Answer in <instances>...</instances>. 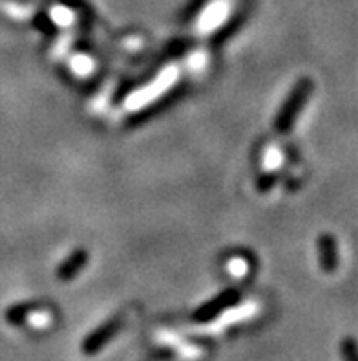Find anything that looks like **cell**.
Instances as JSON below:
<instances>
[{
  "instance_id": "obj_10",
  "label": "cell",
  "mask_w": 358,
  "mask_h": 361,
  "mask_svg": "<svg viewBox=\"0 0 358 361\" xmlns=\"http://www.w3.org/2000/svg\"><path fill=\"white\" fill-rule=\"evenodd\" d=\"M280 151H276V149H269L267 154H265V164H267L269 169H272V167H278L280 165Z\"/></svg>"
},
{
  "instance_id": "obj_3",
  "label": "cell",
  "mask_w": 358,
  "mask_h": 361,
  "mask_svg": "<svg viewBox=\"0 0 358 361\" xmlns=\"http://www.w3.org/2000/svg\"><path fill=\"white\" fill-rule=\"evenodd\" d=\"M121 326H122L121 316L106 321L105 325H101L99 329L94 330V332H91L84 341H82V353L88 354V356H94V354L99 353L101 348L105 347V345H108L110 339L117 334L119 330H121Z\"/></svg>"
},
{
  "instance_id": "obj_5",
  "label": "cell",
  "mask_w": 358,
  "mask_h": 361,
  "mask_svg": "<svg viewBox=\"0 0 358 361\" xmlns=\"http://www.w3.org/2000/svg\"><path fill=\"white\" fill-rule=\"evenodd\" d=\"M336 240L333 235L326 233L320 235L318 238V261H320V268L326 274H333L338 268V252H336Z\"/></svg>"
},
{
  "instance_id": "obj_6",
  "label": "cell",
  "mask_w": 358,
  "mask_h": 361,
  "mask_svg": "<svg viewBox=\"0 0 358 361\" xmlns=\"http://www.w3.org/2000/svg\"><path fill=\"white\" fill-rule=\"evenodd\" d=\"M88 262V253L84 250H77V252H73L72 255L59 266V270H57V277L60 281H70L73 279L79 271L87 266Z\"/></svg>"
},
{
  "instance_id": "obj_4",
  "label": "cell",
  "mask_w": 358,
  "mask_h": 361,
  "mask_svg": "<svg viewBox=\"0 0 358 361\" xmlns=\"http://www.w3.org/2000/svg\"><path fill=\"white\" fill-rule=\"evenodd\" d=\"M238 299H240V293L236 290H227V292L219 293L218 298H214L212 301L205 302V305H201L198 308L194 319L201 321V323H207V321L214 319V317H218L225 310H229L232 305H236Z\"/></svg>"
},
{
  "instance_id": "obj_7",
  "label": "cell",
  "mask_w": 358,
  "mask_h": 361,
  "mask_svg": "<svg viewBox=\"0 0 358 361\" xmlns=\"http://www.w3.org/2000/svg\"><path fill=\"white\" fill-rule=\"evenodd\" d=\"M227 13H229L227 4H219L218 2V4L210 6V8L205 11L203 17H201L198 27H200L201 32H209V30L218 26L219 23H223V18L227 17Z\"/></svg>"
},
{
  "instance_id": "obj_2",
  "label": "cell",
  "mask_w": 358,
  "mask_h": 361,
  "mask_svg": "<svg viewBox=\"0 0 358 361\" xmlns=\"http://www.w3.org/2000/svg\"><path fill=\"white\" fill-rule=\"evenodd\" d=\"M176 79H177V70L170 66V68L165 70V72L159 75V79H155L150 87L143 88V90L137 92V94H132V96L127 99V106L128 109H139V106H145L148 101L155 99V97L161 96L168 87H172Z\"/></svg>"
},
{
  "instance_id": "obj_1",
  "label": "cell",
  "mask_w": 358,
  "mask_h": 361,
  "mask_svg": "<svg viewBox=\"0 0 358 361\" xmlns=\"http://www.w3.org/2000/svg\"><path fill=\"white\" fill-rule=\"evenodd\" d=\"M311 90H313V81L311 79L304 78L296 82V87L293 88L290 96L286 99L281 110L278 112L276 121H274V128H276L278 133H287L293 127V123L296 121V116L300 114V110L304 106L305 99L311 96Z\"/></svg>"
},
{
  "instance_id": "obj_11",
  "label": "cell",
  "mask_w": 358,
  "mask_h": 361,
  "mask_svg": "<svg viewBox=\"0 0 358 361\" xmlns=\"http://www.w3.org/2000/svg\"><path fill=\"white\" fill-rule=\"evenodd\" d=\"M73 68L77 70L79 73H87L88 70L91 68L90 59H87V57H77V59H73Z\"/></svg>"
},
{
  "instance_id": "obj_9",
  "label": "cell",
  "mask_w": 358,
  "mask_h": 361,
  "mask_svg": "<svg viewBox=\"0 0 358 361\" xmlns=\"http://www.w3.org/2000/svg\"><path fill=\"white\" fill-rule=\"evenodd\" d=\"M247 270H249V264H247L245 259H240V257H236V259H232V261L229 262V271H231L232 275H236V277L245 275Z\"/></svg>"
},
{
  "instance_id": "obj_8",
  "label": "cell",
  "mask_w": 358,
  "mask_h": 361,
  "mask_svg": "<svg viewBox=\"0 0 358 361\" xmlns=\"http://www.w3.org/2000/svg\"><path fill=\"white\" fill-rule=\"evenodd\" d=\"M342 360L344 361H358V345L353 338H345L340 345Z\"/></svg>"
},
{
  "instance_id": "obj_12",
  "label": "cell",
  "mask_w": 358,
  "mask_h": 361,
  "mask_svg": "<svg viewBox=\"0 0 358 361\" xmlns=\"http://www.w3.org/2000/svg\"><path fill=\"white\" fill-rule=\"evenodd\" d=\"M272 182H274V178H272V176H262L258 182V189L260 191H267V189L272 185Z\"/></svg>"
}]
</instances>
